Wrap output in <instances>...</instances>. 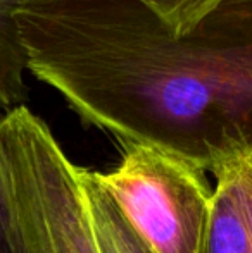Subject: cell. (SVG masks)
Returning a JSON list of instances; mask_svg holds the SVG:
<instances>
[{
	"label": "cell",
	"mask_w": 252,
	"mask_h": 253,
	"mask_svg": "<svg viewBox=\"0 0 252 253\" xmlns=\"http://www.w3.org/2000/svg\"><path fill=\"white\" fill-rule=\"evenodd\" d=\"M14 21L26 69L123 147L204 170L252 157V0L183 35L137 0H33Z\"/></svg>",
	"instance_id": "cell-1"
},
{
	"label": "cell",
	"mask_w": 252,
	"mask_h": 253,
	"mask_svg": "<svg viewBox=\"0 0 252 253\" xmlns=\"http://www.w3.org/2000/svg\"><path fill=\"white\" fill-rule=\"evenodd\" d=\"M0 174L12 253H101L80 167L24 105L0 119Z\"/></svg>",
	"instance_id": "cell-2"
},
{
	"label": "cell",
	"mask_w": 252,
	"mask_h": 253,
	"mask_svg": "<svg viewBox=\"0 0 252 253\" xmlns=\"http://www.w3.org/2000/svg\"><path fill=\"white\" fill-rule=\"evenodd\" d=\"M95 179L151 253H201L212 200L202 167L154 147L126 145L118 167L95 172Z\"/></svg>",
	"instance_id": "cell-3"
},
{
	"label": "cell",
	"mask_w": 252,
	"mask_h": 253,
	"mask_svg": "<svg viewBox=\"0 0 252 253\" xmlns=\"http://www.w3.org/2000/svg\"><path fill=\"white\" fill-rule=\"evenodd\" d=\"M212 190L207 227L201 253H252V241L230 162L212 169Z\"/></svg>",
	"instance_id": "cell-4"
},
{
	"label": "cell",
	"mask_w": 252,
	"mask_h": 253,
	"mask_svg": "<svg viewBox=\"0 0 252 253\" xmlns=\"http://www.w3.org/2000/svg\"><path fill=\"white\" fill-rule=\"evenodd\" d=\"M80 177L101 253H151L95 179L94 170L80 167Z\"/></svg>",
	"instance_id": "cell-5"
},
{
	"label": "cell",
	"mask_w": 252,
	"mask_h": 253,
	"mask_svg": "<svg viewBox=\"0 0 252 253\" xmlns=\"http://www.w3.org/2000/svg\"><path fill=\"white\" fill-rule=\"evenodd\" d=\"M33 0H0V119L26 98V57L21 47L14 12Z\"/></svg>",
	"instance_id": "cell-6"
},
{
	"label": "cell",
	"mask_w": 252,
	"mask_h": 253,
	"mask_svg": "<svg viewBox=\"0 0 252 253\" xmlns=\"http://www.w3.org/2000/svg\"><path fill=\"white\" fill-rule=\"evenodd\" d=\"M173 35L194 30L225 0H137Z\"/></svg>",
	"instance_id": "cell-7"
},
{
	"label": "cell",
	"mask_w": 252,
	"mask_h": 253,
	"mask_svg": "<svg viewBox=\"0 0 252 253\" xmlns=\"http://www.w3.org/2000/svg\"><path fill=\"white\" fill-rule=\"evenodd\" d=\"M0 253H12V245H10L9 205H7V195H5V186H3L2 174H0Z\"/></svg>",
	"instance_id": "cell-8"
}]
</instances>
